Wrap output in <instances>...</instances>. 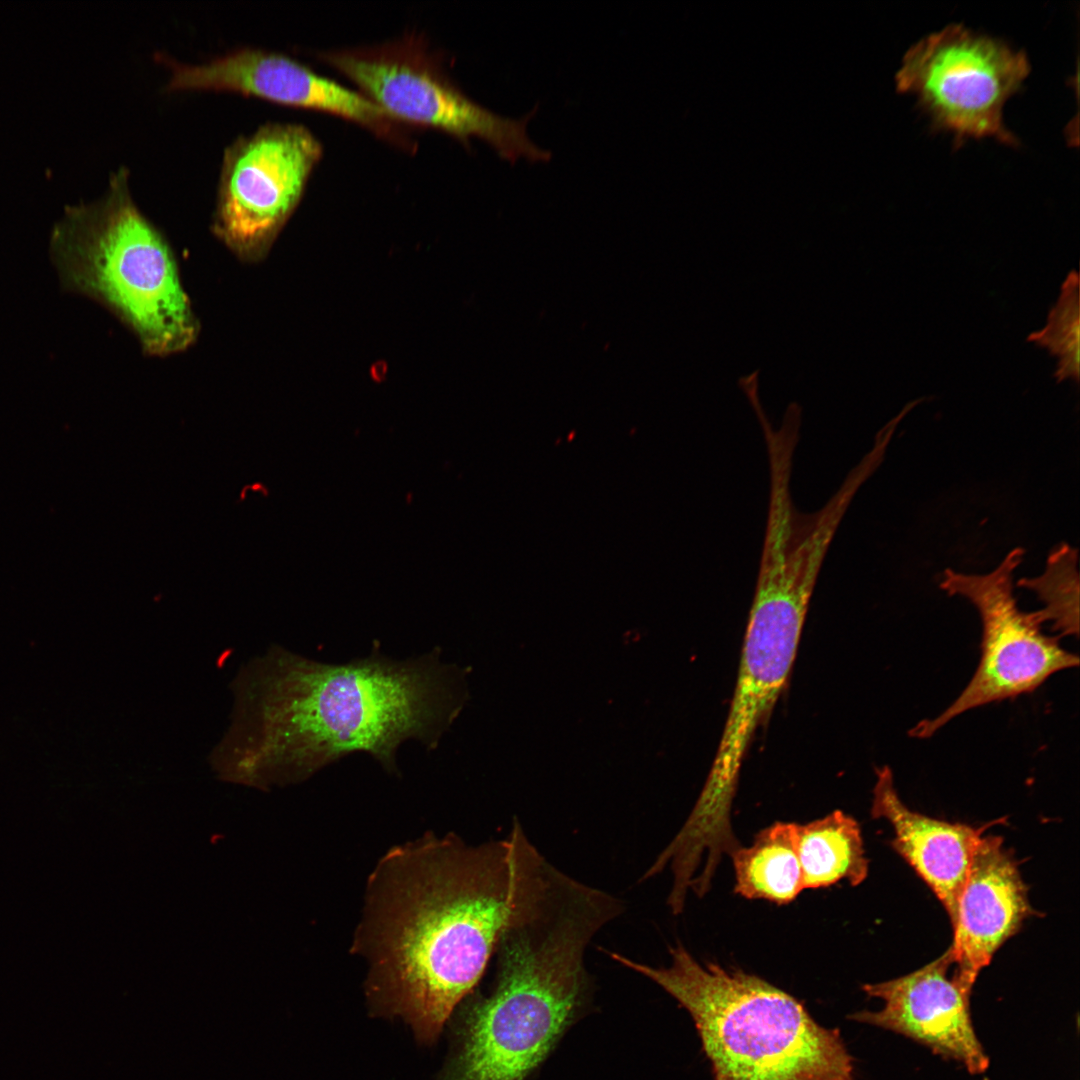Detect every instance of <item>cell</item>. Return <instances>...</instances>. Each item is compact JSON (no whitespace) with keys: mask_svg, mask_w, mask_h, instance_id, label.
I'll return each mask as SVG.
<instances>
[{"mask_svg":"<svg viewBox=\"0 0 1080 1080\" xmlns=\"http://www.w3.org/2000/svg\"><path fill=\"white\" fill-rule=\"evenodd\" d=\"M319 58L349 78L361 93L402 124L444 131L468 144L488 143L505 160L548 161L551 153L535 145L521 119L501 117L471 100L448 77L439 61L416 37L374 47L321 52Z\"/></svg>","mask_w":1080,"mask_h":1080,"instance_id":"52a82bcc","label":"cell"},{"mask_svg":"<svg viewBox=\"0 0 1080 1080\" xmlns=\"http://www.w3.org/2000/svg\"><path fill=\"white\" fill-rule=\"evenodd\" d=\"M1032 914L1027 888L998 836H981L960 892L948 948L954 978L969 993L996 951Z\"/></svg>","mask_w":1080,"mask_h":1080,"instance_id":"4fadbf2b","label":"cell"},{"mask_svg":"<svg viewBox=\"0 0 1080 1080\" xmlns=\"http://www.w3.org/2000/svg\"><path fill=\"white\" fill-rule=\"evenodd\" d=\"M258 764L275 779L305 780L366 753L390 774L408 740L438 747L467 700L465 671L441 649L395 660L369 655L324 663L278 649L264 669Z\"/></svg>","mask_w":1080,"mask_h":1080,"instance_id":"7a4b0ae2","label":"cell"},{"mask_svg":"<svg viewBox=\"0 0 1080 1080\" xmlns=\"http://www.w3.org/2000/svg\"><path fill=\"white\" fill-rule=\"evenodd\" d=\"M951 965L947 949L907 975L865 984V993L883 1000L884 1006L880 1011L856 1012L849 1019L902 1034L961 1063L971 1074L984 1073L989 1058L971 1020V993L948 976Z\"/></svg>","mask_w":1080,"mask_h":1080,"instance_id":"7c38bea8","label":"cell"},{"mask_svg":"<svg viewBox=\"0 0 1080 1080\" xmlns=\"http://www.w3.org/2000/svg\"><path fill=\"white\" fill-rule=\"evenodd\" d=\"M1079 315V276L1073 270L1061 285L1060 296L1048 313L1046 325L1027 338L1057 358L1053 375L1057 383L1068 379L1079 382Z\"/></svg>","mask_w":1080,"mask_h":1080,"instance_id":"ac0fdd59","label":"cell"},{"mask_svg":"<svg viewBox=\"0 0 1080 1080\" xmlns=\"http://www.w3.org/2000/svg\"><path fill=\"white\" fill-rule=\"evenodd\" d=\"M623 910L617 897L554 865L519 868L492 990L465 1009L440 1080H524L575 1020L589 988L586 950Z\"/></svg>","mask_w":1080,"mask_h":1080,"instance_id":"3957f363","label":"cell"},{"mask_svg":"<svg viewBox=\"0 0 1080 1080\" xmlns=\"http://www.w3.org/2000/svg\"><path fill=\"white\" fill-rule=\"evenodd\" d=\"M508 837L472 845L434 832L390 848L368 876L351 952L366 992L434 1040L482 977L513 889Z\"/></svg>","mask_w":1080,"mask_h":1080,"instance_id":"6da1fadb","label":"cell"},{"mask_svg":"<svg viewBox=\"0 0 1080 1080\" xmlns=\"http://www.w3.org/2000/svg\"><path fill=\"white\" fill-rule=\"evenodd\" d=\"M1078 549L1068 543L1055 546L1049 553L1044 572L1033 578H1021L1017 586L1034 592L1044 603L1036 613L1043 623L1049 621L1061 636H1078L1079 574Z\"/></svg>","mask_w":1080,"mask_h":1080,"instance_id":"e0dca14e","label":"cell"},{"mask_svg":"<svg viewBox=\"0 0 1080 1080\" xmlns=\"http://www.w3.org/2000/svg\"><path fill=\"white\" fill-rule=\"evenodd\" d=\"M1022 50L950 24L915 43L896 73L899 92L914 96L936 128L964 139L1017 145L1003 108L1030 73Z\"/></svg>","mask_w":1080,"mask_h":1080,"instance_id":"ba28073f","label":"cell"},{"mask_svg":"<svg viewBox=\"0 0 1080 1080\" xmlns=\"http://www.w3.org/2000/svg\"><path fill=\"white\" fill-rule=\"evenodd\" d=\"M735 892L748 899L792 902L803 890L797 851V823L776 822L761 830L749 847L731 855Z\"/></svg>","mask_w":1080,"mask_h":1080,"instance_id":"2e32d148","label":"cell"},{"mask_svg":"<svg viewBox=\"0 0 1080 1080\" xmlns=\"http://www.w3.org/2000/svg\"><path fill=\"white\" fill-rule=\"evenodd\" d=\"M170 76L168 91L222 90L277 104L337 115L378 136L411 147L404 124L364 94L322 77L297 60L275 51L241 47L200 64L159 56Z\"/></svg>","mask_w":1080,"mask_h":1080,"instance_id":"8fae6325","label":"cell"},{"mask_svg":"<svg viewBox=\"0 0 1080 1080\" xmlns=\"http://www.w3.org/2000/svg\"><path fill=\"white\" fill-rule=\"evenodd\" d=\"M129 170L112 173L96 201L66 208L50 237V256L68 291L109 309L151 356L188 349L199 322L174 253L134 201Z\"/></svg>","mask_w":1080,"mask_h":1080,"instance_id":"5b68a950","label":"cell"},{"mask_svg":"<svg viewBox=\"0 0 1080 1080\" xmlns=\"http://www.w3.org/2000/svg\"><path fill=\"white\" fill-rule=\"evenodd\" d=\"M1024 554L1023 548H1013L986 574L944 571L940 588L968 599L980 614L981 657L959 696L935 718L918 722L911 737L930 738L966 711L1031 693L1053 674L1078 666L1076 654L1042 631L1036 611L1024 612L1017 605L1013 573Z\"/></svg>","mask_w":1080,"mask_h":1080,"instance_id":"9c48e42d","label":"cell"},{"mask_svg":"<svg viewBox=\"0 0 1080 1080\" xmlns=\"http://www.w3.org/2000/svg\"><path fill=\"white\" fill-rule=\"evenodd\" d=\"M797 851L803 889L826 888L843 879L855 886L867 877L859 824L841 810L797 824Z\"/></svg>","mask_w":1080,"mask_h":1080,"instance_id":"9a60e30c","label":"cell"},{"mask_svg":"<svg viewBox=\"0 0 1080 1080\" xmlns=\"http://www.w3.org/2000/svg\"><path fill=\"white\" fill-rule=\"evenodd\" d=\"M609 956L649 978L691 1015L715 1080H853L837 1029L819 1025L796 998L738 969L700 964L677 943L653 967Z\"/></svg>","mask_w":1080,"mask_h":1080,"instance_id":"277c9868","label":"cell"},{"mask_svg":"<svg viewBox=\"0 0 1080 1080\" xmlns=\"http://www.w3.org/2000/svg\"><path fill=\"white\" fill-rule=\"evenodd\" d=\"M826 554L817 539L804 533L781 531L764 538L728 717L691 812L704 828L720 830L731 824L745 754L791 672Z\"/></svg>","mask_w":1080,"mask_h":1080,"instance_id":"8992f818","label":"cell"},{"mask_svg":"<svg viewBox=\"0 0 1080 1080\" xmlns=\"http://www.w3.org/2000/svg\"><path fill=\"white\" fill-rule=\"evenodd\" d=\"M322 156L313 133L268 122L223 153L212 230L239 259L254 263L290 216Z\"/></svg>","mask_w":1080,"mask_h":1080,"instance_id":"30bf717a","label":"cell"},{"mask_svg":"<svg viewBox=\"0 0 1080 1080\" xmlns=\"http://www.w3.org/2000/svg\"><path fill=\"white\" fill-rule=\"evenodd\" d=\"M872 816L893 828V848L910 864L944 906L951 923L972 855L985 827L935 819L907 807L887 766L876 770Z\"/></svg>","mask_w":1080,"mask_h":1080,"instance_id":"5bb4252c","label":"cell"}]
</instances>
